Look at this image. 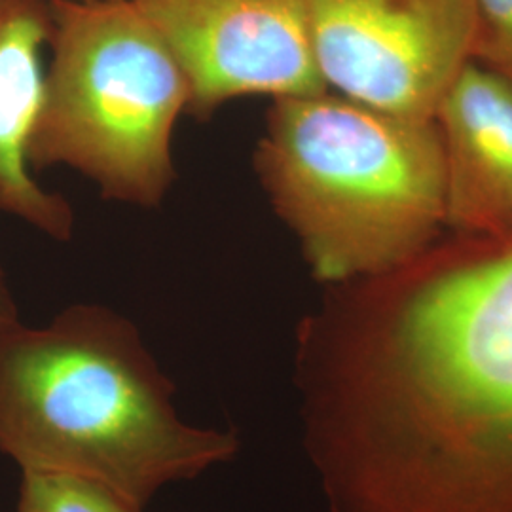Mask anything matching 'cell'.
I'll use <instances>...</instances> for the list:
<instances>
[{"mask_svg":"<svg viewBox=\"0 0 512 512\" xmlns=\"http://www.w3.org/2000/svg\"><path fill=\"white\" fill-rule=\"evenodd\" d=\"M330 287L298 384L332 512H512V251Z\"/></svg>","mask_w":512,"mask_h":512,"instance_id":"obj_1","label":"cell"},{"mask_svg":"<svg viewBox=\"0 0 512 512\" xmlns=\"http://www.w3.org/2000/svg\"><path fill=\"white\" fill-rule=\"evenodd\" d=\"M137 325L73 304L42 327L0 323V454L21 473L93 480L137 512L164 488L230 463L234 429L198 427Z\"/></svg>","mask_w":512,"mask_h":512,"instance_id":"obj_2","label":"cell"},{"mask_svg":"<svg viewBox=\"0 0 512 512\" xmlns=\"http://www.w3.org/2000/svg\"><path fill=\"white\" fill-rule=\"evenodd\" d=\"M253 165L327 285L395 274L446 220L437 120L329 92L274 97Z\"/></svg>","mask_w":512,"mask_h":512,"instance_id":"obj_3","label":"cell"},{"mask_svg":"<svg viewBox=\"0 0 512 512\" xmlns=\"http://www.w3.org/2000/svg\"><path fill=\"white\" fill-rule=\"evenodd\" d=\"M50 18L31 169L69 167L109 202L160 207L190 103L179 61L131 0H50Z\"/></svg>","mask_w":512,"mask_h":512,"instance_id":"obj_4","label":"cell"},{"mask_svg":"<svg viewBox=\"0 0 512 512\" xmlns=\"http://www.w3.org/2000/svg\"><path fill=\"white\" fill-rule=\"evenodd\" d=\"M327 86L389 114L435 120L467 61L473 0H306Z\"/></svg>","mask_w":512,"mask_h":512,"instance_id":"obj_5","label":"cell"},{"mask_svg":"<svg viewBox=\"0 0 512 512\" xmlns=\"http://www.w3.org/2000/svg\"><path fill=\"white\" fill-rule=\"evenodd\" d=\"M179 61L188 112L205 122L247 95L329 92L306 0H131Z\"/></svg>","mask_w":512,"mask_h":512,"instance_id":"obj_6","label":"cell"},{"mask_svg":"<svg viewBox=\"0 0 512 512\" xmlns=\"http://www.w3.org/2000/svg\"><path fill=\"white\" fill-rule=\"evenodd\" d=\"M446 222L512 236V82L467 61L440 101Z\"/></svg>","mask_w":512,"mask_h":512,"instance_id":"obj_7","label":"cell"},{"mask_svg":"<svg viewBox=\"0 0 512 512\" xmlns=\"http://www.w3.org/2000/svg\"><path fill=\"white\" fill-rule=\"evenodd\" d=\"M50 0H0V215L55 241L74 236L71 202L38 183L27 141L44 84Z\"/></svg>","mask_w":512,"mask_h":512,"instance_id":"obj_8","label":"cell"},{"mask_svg":"<svg viewBox=\"0 0 512 512\" xmlns=\"http://www.w3.org/2000/svg\"><path fill=\"white\" fill-rule=\"evenodd\" d=\"M18 512H137L109 488L73 475L21 473Z\"/></svg>","mask_w":512,"mask_h":512,"instance_id":"obj_9","label":"cell"},{"mask_svg":"<svg viewBox=\"0 0 512 512\" xmlns=\"http://www.w3.org/2000/svg\"><path fill=\"white\" fill-rule=\"evenodd\" d=\"M471 59L512 82V0H473Z\"/></svg>","mask_w":512,"mask_h":512,"instance_id":"obj_10","label":"cell"},{"mask_svg":"<svg viewBox=\"0 0 512 512\" xmlns=\"http://www.w3.org/2000/svg\"><path fill=\"white\" fill-rule=\"evenodd\" d=\"M19 319L18 304L14 293L8 285V279L4 270L0 268V323H8V321H16Z\"/></svg>","mask_w":512,"mask_h":512,"instance_id":"obj_11","label":"cell"}]
</instances>
